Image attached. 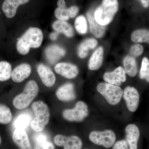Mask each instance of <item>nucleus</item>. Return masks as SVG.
<instances>
[{
	"label": "nucleus",
	"mask_w": 149,
	"mask_h": 149,
	"mask_svg": "<svg viewBox=\"0 0 149 149\" xmlns=\"http://www.w3.org/2000/svg\"><path fill=\"white\" fill-rule=\"evenodd\" d=\"M13 139L20 149H32L27 133L23 129H15L13 133Z\"/></svg>",
	"instance_id": "obj_17"
},
{
	"label": "nucleus",
	"mask_w": 149,
	"mask_h": 149,
	"mask_svg": "<svg viewBox=\"0 0 149 149\" xmlns=\"http://www.w3.org/2000/svg\"><path fill=\"white\" fill-rule=\"evenodd\" d=\"M143 52V46L139 44L132 46L130 50V54L133 57H138L141 55Z\"/></svg>",
	"instance_id": "obj_31"
},
{
	"label": "nucleus",
	"mask_w": 149,
	"mask_h": 149,
	"mask_svg": "<svg viewBox=\"0 0 149 149\" xmlns=\"http://www.w3.org/2000/svg\"><path fill=\"white\" fill-rule=\"evenodd\" d=\"M30 121L31 118L28 115H20L17 117L15 122V129L24 130L29 125V123H31Z\"/></svg>",
	"instance_id": "obj_27"
},
{
	"label": "nucleus",
	"mask_w": 149,
	"mask_h": 149,
	"mask_svg": "<svg viewBox=\"0 0 149 149\" xmlns=\"http://www.w3.org/2000/svg\"><path fill=\"white\" fill-rule=\"evenodd\" d=\"M112 149H130L125 140H120L115 142Z\"/></svg>",
	"instance_id": "obj_32"
},
{
	"label": "nucleus",
	"mask_w": 149,
	"mask_h": 149,
	"mask_svg": "<svg viewBox=\"0 0 149 149\" xmlns=\"http://www.w3.org/2000/svg\"><path fill=\"white\" fill-rule=\"evenodd\" d=\"M32 72V67L28 63H23L16 67L12 71L11 78L13 82L20 83L29 77Z\"/></svg>",
	"instance_id": "obj_15"
},
{
	"label": "nucleus",
	"mask_w": 149,
	"mask_h": 149,
	"mask_svg": "<svg viewBox=\"0 0 149 149\" xmlns=\"http://www.w3.org/2000/svg\"><path fill=\"white\" fill-rule=\"evenodd\" d=\"M35 147L40 149H54V146L52 143L48 141L39 145H36Z\"/></svg>",
	"instance_id": "obj_34"
},
{
	"label": "nucleus",
	"mask_w": 149,
	"mask_h": 149,
	"mask_svg": "<svg viewBox=\"0 0 149 149\" xmlns=\"http://www.w3.org/2000/svg\"><path fill=\"white\" fill-rule=\"evenodd\" d=\"M89 138L93 143L109 148L115 143L116 135L114 131L110 129L103 131L94 130L90 133Z\"/></svg>",
	"instance_id": "obj_6"
},
{
	"label": "nucleus",
	"mask_w": 149,
	"mask_h": 149,
	"mask_svg": "<svg viewBox=\"0 0 149 149\" xmlns=\"http://www.w3.org/2000/svg\"><path fill=\"white\" fill-rule=\"evenodd\" d=\"M97 91L111 105H116L120 102L123 95V91L119 86L108 83H100Z\"/></svg>",
	"instance_id": "obj_5"
},
{
	"label": "nucleus",
	"mask_w": 149,
	"mask_h": 149,
	"mask_svg": "<svg viewBox=\"0 0 149 149\" xmlns=\"http://www.w3.org/2000/svg\"><path fill=\"white\" fill-rule=\"evenodd\" d=\"M58 99L62 102H69L76 98L74 86L71 83H66L61 85L56 93Z\"/></svg>",
	"instance_id": "obj_14"
},
{
	"label": "nucleus",
	"mask_w": 149,
	"mask_h": 149,
	"mask_svg": "<svg viewBox=\"0 0 149 149\" xmlns=\"http://www.w3.org/2000/svg\"><path fill=\"white\" fill-rule=\"evenodd\" d=\"M53 28L58 33H63L66 37H72L74 35V30L71 25L65 21L57 20L54 22Z\"/></svg>",
	"instance_id": "obj_21"
},
{
	"label": "nucleus",
	"mask_w": 149,
	"mask_h": 149,
	"mask_svg": "<svg viewBox=\"0 0 149 149\" xmlns=\"http://www.w3.org/2000/svg\"><path fill=\"white\" fill-rule=\"evenodd\" d=\"M131 38L132 41L135 43H148L149 30L145 29L136 30L131 35Z\"/></svg>",
	"instance_id": "obj_24"
},
{
	"label": "nucleus",
	"mask_w": 149,
	"mask_h": 149,
	"mask_svg": "<svg viewBox=\"0 0 149 149\" xmlns=\"http://www.w3.org/2000/svg\"><path fill=\"white\" fill-rule=\"evenodd\" d=\"M54 70L57 74L69 79L75 78L79 73L76 65L68 63H57L55 66Z\"/></svg>",
	"instance_id": "obj_11"
},
{
	"label": "nucleus",
	"mask_w": 149,
	"mask_h": 149,
	"mask_svg": "<svg viewBox=\"0 0 149 149\" xmlns=\"http://www.w3.org/2000/svg\"><path fill=\"white\" fill-rule=\"evenodd\" d=\"M117 0H103L95 13V20L99 24L106 26L109 24L118 10Z\"/></svg>",
	"instance_id": "obj_3"
},
{
	"label": "nucleus",
	"mask_w": 149,
	"mask_h": 149,
	"mask_svg": "<svg viewBox=\"0 0 149 149\" xmlns=\"http://www.w3.org/2000/svg\"><path fill=\"white\" fill-rule=\"evenodd\" d=\"M126 141L130 149H138V144L140 132L138 126L134 124H129L125 128Z\"/></svg>",
	"instance_id": "obj_12"
},
{
	"label": "nucleus",
	"mask_w": 149,
	"mask_h": 149,
	"mask_svg": "<svg viewBox=\"0 0 149 149\" xmlns=\"http://www.w3.org/2000/svg\"><path fill=\"white\" fill-rule=\"evenodd\" d=\"M123 65L125 72L131 77L136 76L138 72V68L135 59L127 56L123 59Z\"/></svg>",
	"instance_id": "obj_23"
},
{
	"label": "nucleus",
	"mask_w": 149,
	"mask_h": 149,
	"mask_svg": "<svg viewBox=\"0 0 149 149\" xmlns=\"http://www.w3.org/2000/svg\"><path fill=\"white\" fill-rule=\"evenodd\" d=\"M103 52L102 47H99L95 51L88 63V68L90 70H97L101 67L103 60Z\"/></svg>",
	"instance_id": "obj_20"
},
{
	"label": "nucleus",
	"mask_w": 149,
	"mask_h": 149,
	"mask_svg": "<svg viewBox=\"0 0 149 149\" xmlns=\"http://www.w3.org/2000/svg\"><path fill=\"white\" fill-rule=\"evenodd\" d=\"M12 66L7 61H0V81H7L11 78Z\"/></svg>",
	"instance_id": "obj_26"
},
{
	"label": "nucleus",
	"mask_w": 149,
	"mask_h": 149,
	"mask_svg": "<svg viewBox=\"0 0 149 149\" xmlns=\"http://www.w3.org/2000/svg\"><path fill=\"white\" fill-rule=\"evenodd\" d=\"M45 54L48 61L51 63H54L65 56V51L57 45H52L47 48Z\"/></svg>",
	"instance_id": "obj_19"
},
{
	"label": "nucleus",
	"mask_w": 149,
	"mask_h": 149,
	"mask_svg": "<svg viewBox=\"0 0 149 149\" xmlns=\"http://www.w3.org/2000/svg\"><path fill=\"white\" fill-rule=\"evenodd\" d=\"M39 88L34 80H30L27 83L22 93L17 95L13 100V104L17 109H23L27 107L37 97Z\"/></svg>",
	"instance_id": "obj_4"
},
{
	"label": "nucleus",
	"mask_w": 149,
	"mask_h": 149,
	"mask_svg": "<svg viewBox=\"0 0 149 149\" xmlns=\"http://www.w3.org/2000/svg\"><path fill=\"white\" fill-rule=\"evenodd\" d=\"M34 140L36 145H39L48 141L47 136L42 133H39L36 134L34 138Z\"/></svg>",
	"instance_id": "obj_33"
},
{
	"label": "nucleus",
	"mask_w": 149,
	"mask_h": 149,
	"mask_svg": "<svg viewBox=\"0 0 149 149\" xmlns=\"http://www.w3.org/2000/svg\"><path fill=\"white\" fill-rule=\"evenodd\" d=\"M140 77L141 79L146 80L149 83V61L146 57H144L142 60Z\"/></svg>",
	"instance_id": "obj_29"
},
{
	"label": "nucleus",
	"mask_w": 149,
	"mask_h": 149,
	"mask_svg": "<svg viewBox=\"0 0 149 149\" xmlns=\"http://www.w3.org/2000/svg\"><path fill=\"white\" fill-rule=\"evenodd\" d=\"M42 30L37 27H30L19 39L16 48L19 54L25 55L29 53L31 48H38L42 45L43 40Z\"/></svg>",
	"instance_id": "obj_1"
},
{
	"label": "nucleus",
	"mask_w": 149,
	"mask_h": 149,
	"mask_svg": "<svg viewBox=\"0 0 149 149\" xmlns=\"http://www.w3.org/2000/svg\"><path fill=\"white\" fill-rule=\"evenodd\" d=\"M29 1V0H5L2 8L7 18H13L15 16L18 7L27 3Z\"/></svg>",
	"instance_id": "obj_16"
},
{
	"label": "nucleus",
	"mask_w": 149,
	"mask_h": 149,
	"mask_svg": "<svg viewBox=\"0 0 149 149\" xmlns=\"http://www.w3.org/2000/svg\"><path fill=\"white\" fill-rule=\"evenodd\" d=\"M74 26L77 32L80 34H85L87 32L88 25L86 18L83 15L77 17L74 22Z\"/></svg>",
	"instance_id": "obj_28"
},
{
	"label": "nucleus",
	"mask_w": 149,
	"mask_h": 149,
	"mask_svg": "<svg viewBox=\"0 0 149 149\" xmlns=\"http://www.w3.org/2000/svg\"><path fill=\"white\" fill-rule=\"evenodd\" d=\"M89 109L85 102L79 101L74 108L64 110L62 113L64 119L70 122H81L88 116Z\"/></svg>",
	"instance_id": "obj_7"
},
{
	"label": "nucleus",
	"mask_w": 149,
	"mask_h": 149,
	"mask_svg": "<svg viewBox=\"0 0 149 149\" xmlns=\"http://www.w3.org/2000/svg\"><path fill=\"white\" fill-rule=\"evenodd\" d=\"M1 136H0V145H1Z\"/></svg>",
	"instance_id": "obj_39"
},
{
	"label": "nucleus",
	"mask_w": 149,
	"mask_h": 149,
	"mask_svg": "<svg viewBox=\"0 0 149 149\" xmlns=\"http://www.w3.org/2000/svg\"><path fill=\"white\" fill-rule=\"evenodd\" d=\"M35 149H40L39 148H37V147H35Z\"/></svg>",
	"instance_id": "obj_40"
},
{
	"label": "nucleus",
	"mask_w": 149,
	"mask_h": 149,
	"mask_svg": "<svg viewBox=\"0 0 149 149\" xmlns=\"http://www.w3.org/2000/svg\"><path fill=\"white\" fill-rule=\"evenodd\" d=\"M128 110L134 112L137 110L140 102V95L137 89L128 86L124 89L123 95Z\"/></svg>",
	"instance_id": "obj_9"
},
{
	"label": "nucleus",
	"mask_w": 149,
	"mask_h": 149,
	"mask_svg": "<svg viewBox=\"0 0 149 149\" xmlns=\"http://www.w3.org/2000/svg\"><path fill=\"white\" fill-rule=\"evenodd\" d=\"M69 10L70 17L73 18L77 15L79 11V8L76 6H72L69 8Z\"/></svg>",
	"instance_id": "obj_35"
},
{
	"label": "nucleus",
	"mask_w": 149,
	"mask_h": 149,
	"mask_svg": "<svg viewBox=\"0 0 149 149\" xmlns=\"http://www.w3.org/2000/svg\"><path fill=\"white\" fill-rule=\"evenodd\" d=\"M12 119V113L10 109L6 105L0 104V124L6 125Z\"/></svg>",
	"instance_id": "obj_25"
},
{
	"label": "nucleus",
	"mask_w": 149,
	"mask_h": 149,
	"mask_svg": "<svg viewBox=\"0 0 149 149\" xmlns=\"http://www.w3.org/2000/svg\"><path fill=\"white\" fill-rule=\"evenodd\" d=\"M54 142L58 146L63 147L64 149H81L83 143L78 136H65L58 134L55 136Z\"/></svg>",
	"instance_id": "obj_8"
},
{
	"label": "nucleus",
	"mask_w": 149,
	"mask_h": 149,
	"mask_svg": "<svg viewBox=\"0 0 149 149\" xmlns=\"http://www.w3.org/2000/svg\"><path fill=\"white\" fill-rule=\"evenodd\" d=\"M57 5L58 7L60 8H66V5L64 0H58L57 2Z\"/></svg>",
	"instance_id": "obj_36"
},
{
	"label": "nucleus",
	"mask_w": 149,
	"mask_h": 149,
	"mask_svg": "<svg viewBox=\"0 0 149 149\" xmlns=\"http://www.w3.org/2000/svg\"><path fill=\"white\" fill-rule=\"evenodd\" d=\"M87 17L91 32L97 38H101L105 32L106 27L99 24L96 21L93 11L90 10L87 13Z\"/></svg>",
	"instance_id": "obj_18"
},
{
	"label": "nucleus",
	"mask_w": 149,
	"mask_h": 149,
	"mask_svg": "<svg viewBox=\"0 0 149 149\" xmlns=\"http://www.w3.org/2000/svg\"><path fill=\"white\" fill-rule=\"evenodd\" d=\"M32 109L35 117L31 122V128L35 132H42L49 121L50 113L49 107L44 102L38 101L32 104Z\"/></svg>",
	"instance_id": "obj_2"
},
{
	"label": "nucleus",
	"mask_w": 149,
	"mask_h": 149,
	"mask_svg": "<svg viewBox=\"0 0 149 149\" xmlns=\"http://www.w3.org/2000/svg\"><path fill=\"white\" fill-rule=\"evenodd\" d=\"M37 71L44 85L48 88L54 85L56 77L52 70L45 65L40 63L37 67Z\"/></svg>",
	"instance_id": "obj_13"
},
{
	"label": "nucleus",
	"mask_w": 149,
	"mask_h": 149,
	"mask_svg": "<svg viewBox=\"0 0 149 149\" xmlns=\"http://www.w3.org/2000/svg\"><path fill=\"white\" fill-rule=\"evenodd\" d=\"M144 7L148 8L149 6V0H140Z\"/></svg>",
	"instance_id": "obj_37"
},
{
	"label": "nucleus",
	"mask_w": 149,
	"mask_h": 149,
	"mask_svg": "<svg viewBox=\"0 0 149 149\" xmlns=\"http://www.w3.org/2000/svg\"><path fill=\"white\" fill-rule=\"evenodd\" d=\"M58 36V33L57 32H55V33H52L50 35V38L52 40H55L57 38Z\"/></svg>",
	"instance_id": "obj_38"
},
{
	"label": "nucleus",
	"mask_w": 149,
	"mask_h": 149,
	"mask_svg": "<svg viewBox=\"0 0 149 149\" xmlns=\"http://www.w3.org/2000/svg\"><path fill=\"white\" fill-rule=\"evenodd\" d=\"M97 45L95 39L91 38L85 40L80 44L78 48V55L81 58H85L88 55L89 51L93 49Z\"/></svg>",
	"instance_id": "obj_22"
},
{
	"label": "nucleus",
	"mask_w": 149,
	"mask_h": 149,
	"mask_svg": "<svg viewBox=\"0 0 149 149\" xmlns=\"http://www.w3.org/2000/svg\"><path fill=\"white\" fill-rule=\"evenodd\" d=\"M55 15L58 20L66 21L69 19L70 12L69 8H57L55 10Z\"/></svg>",
	"instance_id": "obj_30"
},
{
	"label": "nucleus",
	"mask_w": 149,
	"mask_h": 149,
	"mask_svg": "<svg viewBox=\"0 0 149 149\" xmlns=\"http://www.w3.org/2000/svg\"><path fill=\"white\" fill-rule=\"evenodd\" d=\"M103 78L107 83L119 86L122 82H125L126 80V72L122 67L119 66L112 72H105Z\"/></svg>",
	"instance_id": "obj_10"
},
{
	"label": "nucleus",
	"mask_w": 149,
	"mask_h": 149,
	"mask_svg": "<svg viewBox=\"0 0 149 149\" xmlns=\"http://www.w3.org/2000/svg\"><path fill=\"white\" fill-rule=\"evenodd\" d=\"M148 43H149V42H148Z\"/></svg>",
	"instance_id": "obj_41"
}]
</instances>
